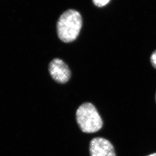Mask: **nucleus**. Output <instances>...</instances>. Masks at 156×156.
I'll list each match as a JSON object with an SVG mask.
<instances>
[{
  "mask_svg": "<svg viewBox=\"0 0 156 156\" xmlns=\"http://www.w3.org/2000/svg\"><path fill=\"white\" fill-rule=\"evenodd\" d=\"M82 26V19L79 12L69 9L62 14L57 21V35L62 42H73L79 35Z\"/></svg>",
  "mask_w": 156,
  "mask_h": 156,
  "instance_id": "1",
  "label": "nucleus"
},
{
  "mask_svg": "<svg viewBox=\"0 0 156 156\" xmlns=\"http://www.w3.org/2000/svg\"><path fill=\"white\" fill-rule=\"evenodd\" d=\"M76 120L83 132L92 133L101 130L103 121L96 108L90 102L81 105L77 109Z\"/></svg>",
  "mask_w": 156,
  "mask_h": 156,
  "instance_id": "2",
  "label": "nucleus"
},
{
  "mask_svg": "<svg viewBox=\"0 0 156 156\" xmlns=\"http://www.w3.org/2000/svg\"><path fill=\"white\" fill-rule=\"evenodd\" d=\"M49 71L52 78L59 83H66L71 78V71L69 66L60 59L55 58L50 62Z\"/></svg>",
  "mask_w": 156,
  "mask_h": 156,
  "instance_id": "3",
  "label": "nucleus"
},
{
  "mask_svg": "<svg viewBox=\"0 0 156 156\" xmlns=\"http://www.w3.org/2000/svg\"><path fill=\"white\" fill-rule=\"evenodd\" d=\"M90 156H116L114 147L108 140L95 137L90 141Z\"/></svg>",
  "mask_w": 156,
  "mask_h": 156,
  "instance_id": "4",
  "label": "nucleus"
},
{
  "mask_svg": "<svg viewBox=\"0 0 156 156\" xmlns=\"http://www.w3.org/2000/svg\"><path fill=\"white\" fill-rule=\"evenodd\" d=\"M110 1L111 0H92L94 4L99 7H102L107 5Z\"/></svg>",
  "mask_w": 156,
  "mask_h": 156,
  "instance_id": "5",
  "label": "nucleus"
},
{
  "mask_svg": "<svg viewBox=\"0 0 156 156\" xmlns=\"http://www.w3.org/2000/svg\"><path fill=\"white\" fill-rule=\"evenodd\" d=\"M150 60L152 66L156 69V50L154 51L151 56Z\"/></svg>",
  "mask_w": 156,
  "mask_h": 156,
  "instance_id": "6",
  "label": "nucleus"
},
{
  "mask_svg": "<svg viewBox=\"0 0 156 156\" xmlns=\"http://www.w3.org/2000/svg\"><path fill=\"white\" fill-rule=\"evenodd\" d=\"M156 156V153H155L152 154H150V155H148V156Z\"/></svg>",
  "mask_w": 156,
  "mask_h": 156,
  "instance_id": "7",
  "label": "nucleus"
},
{
  "mask_svg": "<svg viewBox=\"0 0 156 156\" xmlns=\"http://www.w3.org/2000/svg\"><path fill=\"white\" fill-rule=\"evenodd\" d=\"M155 99H156V95H155Z\"/></svg>",
  "mask_w": 156,
  "mask_h": 156,
  "instance_id": "8",
  "label": "nucleus"
}]
</instances>
